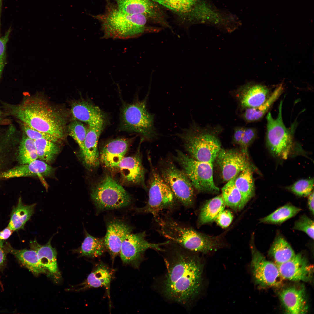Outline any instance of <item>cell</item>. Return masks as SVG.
Returning <instances> with one entry per match:
<instances>
[{
	"label": "cell",
	"mask_w": 314,
	"mask_h": 314,
	"mask_svg": "<svg viewBox=\"0 0 314 314\" xmlns=\"http://www.w3.org/2000/svg\"><path fill=\"white\" fill-rule=\"evenodd\" d=\"M165 273L156 281L163 298L188 308L200 295L203 284L204 263L195 252L169 241L165 245Z\"/></svg>",
	"instance_id": "6da1fadb"
},
{
	"label": "cell",
	"mask_w": 314,
	"mask_h": 314,
	"mask_svg": "<svg viewBox=\"0 0 314 314\" xmlns=\"http://www.w3.org/2000/svg\"><path fill=\"white\" fill-rule=\"evenodd\" d=\"M10 107V113L22 122L59 140L64 137L65 117L44 98L38 96L28 97L21 104Z\"/></svg>",
	"instance_id": "7a4b0ae2"
},
{
	"label": "cell",
	"mask_w": 314,
	"mask_h": 314,
	"mask_svg": "<svg viewBox=\"0 0 314 314\" xmlns=\"http://www.w3.org/2000/svg\"><path fill=\"white\" fill-rule=\"evenodd\" d=\"M155 219L157 230L161 235L167 240L189 251L207 253L217 250L223 245L221 235H205L167 216L159 215Z\"/></svg>",
	"instance_id": "3957f363"
},
{
	"label": "cell",
	"mask_w": 314,
	"mask_h": 314,
	"mask_svg": "<svg viewBox=\"0 0 314 314\" xmlns=\"http://www.w3.org/2000/svg\"><path fill=\"white\" fill-rule=\"evenodd\" d=\"M100 21L105 37L128 39L138 37L146 33L159 32L160 28L149 26V20L142 14L129 15L113 5L102 14L94 16Z\"/></svg>",
	"instance_id": "277c9868"
},
{
	"label": "cell",
	"mask_w": 314,
	"mask_h": 314,
	"mask_svg": "<svg viewBox=\"0 0 314 314\" xmlns=\"http://www.w3.org/2000/svg\"><path fill=\"white\" fill-rule=\"evenodd\" d=\"M222 131L219 126L202 127L194 122L177 135L190 156L200 161L213 164L221 149L218 135Z\"/></svg>",
	"instance_id": "5b68a950"
},
{
	"label": "cell",
	"mask_w": 314,
	"mask_h": 314,
	"mask_svg": "<svg viewBox=\"0 0 314 314\" xmlns=\"http://www.w3.org/2000/svg\"><path fill=\"white\" fill-rule=\"evenodd\" d=\"M283 101L280 102L277 117L274 118L270 112L266 117L267 131L266 143L270 152L274 157L286 160L295 153L300 146L294 142V130L287 128L285 125L282 116Z\"/></svg>",
	"instance_id": "8992f818"
},
{
	"label": "cell",
	"mask_w": 314,
	"mask_h": 314,
	"mask_svg": "<svg viewBox=\"0 0 314 314\" xmlns=\"http://www.w3.org/2000/svg\"><path fill=\"white\" fill-rule=\"evenodd\" d=\"M148 156L150 167L147 190L148 199L144 206L137 208L135 210L139 213L151 214L155 218L163 211L174 209L179 203L159 172L153 165L149 156Z\"/></svg>",
	"instance_id": "52a82bcc"
},
{
	"label": "cell",
	"mask_w": 314,
	"mask_h": 314,
	"mask_svg": "<svg viewBox=\"0 0 314 314\" xmlns=\"http://www.w3.org/2000/svg\"><path fill=\"white\" fill-rule=\"evenodd\" d=\"M147 96L142 101L124 104L121 111V130L140 135L142 140H155L158 134L154 125V115L147 108Z\"/></svg>",
	"instance_id": "ba28073f"
},
{
	"label": "cell",
	"mask_w": 314,
	"mask_h": 314,
	"mask_svg": "<svg viewBox=\"0 0 314 314\" xmlns=\"http://www.w3.org/2000/svg\"><path fill=\"white\" fill-rule=\"evenodd\" d=\"M91 198L98 212L127 206L131 196L112 176L106 175L92 186Z\"/></svg>",
	"instance_id": "9c48e42d"
},
{
	"label": "cell",
	"mask_w": 314,
	"mask_h": 314,
	"mask_svg": "<svg viewBox=\"0 0 314 314\" xmlns=\"http://www.w3.org/2000/svg\"><path fill=\"white\" fill-rule=\"evenodd\" d=\"M173 158L198 192L216 194L219 192L213 180V164L197 160L179 150H176Z\"/></svg>",
	"instance_id": "30bf717a"
},
{
	"label": "cell",
	"mask_w": 314,
	"mask_h": 314,
	"mask_svg": "<svg viewBox=\"0 0 314 314\" xmlns=\"http://www.w3.org/2000/svg\"><path fill=\"white\" fill-rule=\"evenodd\" d=\"M159 169L161 176L179 204L186 208L192 207L194 203L193 187L183 172L170 158L161 160Z\"/></svg>",
	"instance_id": "8fae6325"
},
{
	"label": "cell",
	"mask_w": 314,
	"mask_h": 314,
	"mask_svg": "<svg viewBox=\"0 0 314 314\" xmlns=\"http://www.w3.org/2000/svg\"><path fill=\"white\" fill-rule=\"evenodd\" d=\"M145 231L136 233H131L124 239L121 247L119 254L124 264L130 265L135 268L139 267L144 259L145 251L152 249L162 251V247L169 241L159 243H153L146 239Z\"/></svg>",
	"instance_id": "7c38bea8"
},
{
	"label": "cell",
	"mask_w": 314,
	"mask_h": 314,
	"mask_svg": "<svg viewBox=\"0 0 314 314\" xmlns=\"http://www.w3.org/2000/svg\"><path fill=\"white\" fill-rule=\"evenodd\" d=\"M252 258L251 267L253 276L256 284L264 287H278L282 284L283 279L277 265L267 260L251 244Z\"/></svg>",
	"instance_id": "4fadbf2b"
},
{
	"label": "cell",
	"mask_w": 314,
	"mask_h": 314,
	"mask_svg": "<svg viewBox=\"0 0 314 314\" xmlns=\"http://www.w3.org/2000/svg\"><path fill=\"white\" fill-rule=\"evenodd\" d=\"M113 5L123 13L129 15L141 14L149 21L170 28L165 14L157 3L151 0H112Z\"/></svg>",
	"instance_id": "5bb4252c"
},
{
	"label": "cell",
	"mask_w": 314,
	"mask_h": 314,
	"mask_svg": "<svg viewBox=\"0 0 314 314\" xmlns=\"http://www.w3.org/2000/svg\"><path fill=\"white\" fill-rule=\"evenodd\" d=\"M215 160L219 166L222 180L227 182L251 166L248 154L242 150L221 148Z\"/></svg>",
	"instance_id": "9a60e30c"
},
{
	"label": "cell",
	"mask_w": 314,
	"mask_h": 314,
	"mask_svg": "<svg viewBox=\"0 0 314 314\" xmlns=\"http://www.w3.org/2000/svg\"><path fill=\"white\" fill-rule=\"evenodd\" d=\"M140 149L133 155L124 157L120 162L117 170L123 184L141 186L147 190L145 181L146 170L142 164Z\"/></svg>",
	"instance_id": "2e32d148"
},
{
	"label": "cell",
	"mask_w": 314,
	"mask_h": 314,
	"mask_svg": "<svg viewBox=\"0 0 314 314\" xmlns=\"http://www.w3.org/2000/svg\"><path fill=\"white\" fill-rule=\"evenodd\" d=\"M105 123V121H99L88 125L83 148L80 154L83 163L90 171L95 170L99 165L98 142Z\"/></svg>",
	"instance_id": "e0dca14e"
},
{
	"label": "cell",
	"mask_w": 314,
	"mask_h": 314,
	"mask_svg": "<svg viewBox=\"0 0 314 314\" xmlns=\"http://www.w3.org/2000/svg\"><path fill=\"white\" fill-rule=\"evenodd\" d=\"M132 140L131 139L118 138L106 142L99 153L100 163L109 170H117Z\"/></svg>",
	"instance_id": "ac0fdd59"
},
{
	"label": "cell",
	"mask_w": 314,
	"mask_h": 314,
	"mask_svg": "<svg viewBox=\"0 0 314 314\" xmlns=\"http://www.w3.org/2000/svg\"><path fill=\"white\" fill-rule=\"evenodd\" d=\"M277 266L283 279L307 282L312 279L313 266L302 254H296L290 260Z\"/></svg>",
	"instance_id": "d6986e66"
},
{
	"label": "cell",
	"mask_w": 314,
	"mask_h": 314,
	"mask_svg": "<svg viewBox=\"0 0 314 314\" xmlns=\"http://www.w3.org/2000/svg\"><path fill=\"white\" fill-rule=\"evenodd\" d=\"M132 227L123 221L113 219L106 223V231L104 237V242L112 263L119 254L122 242L126 236L131 233Z\"/></svg>",
	"instance_id": "ffe728a7"
},
{
	"label": "cell",
	"mask_w": 314,
	"mask_h": 314,
	"mask_svg": "<svg viewBox=\"0 0 314 314\" xmlns=\"http://www.w3.org/2000/svg\"><path fill=\"white\" fill-rule=\"evenodd\" d=\"M234 93L235 98L243 109L260 106L271 94L270 89L267 86L251 82L240 86Z\"/></svg>",
	"instance_id": "44dd1931"
},
{
	"label": "cell",
	"mask_w": 314,
	"mask_h": 314,
	"mask_svg": "<svg viewBox=\"0 0 314 314\" xmlns=\"http://www.w3.org/2000/svg\"><path fill=\"white\" fill-rule=\"evenodd\" d=\"M279 297L288 313L305 314L308 310L305 289L301 287H290L282 290Z\"/></svg>",
	"instance_id": "7402d4cb"
},
{
	"label": "cell",
	"mask_w": 314,
	"mask_h": 314,
	"mask_svg": "<svg viewBox=\"0 0 314 314\" xmlns=\"http://www.w3.org/2000/svg\"><path fill=\"white\" fill-rule=\"evenodd\" d=\"M53 171V168L46 162L36 159L28 164H20L3 172L0 178L46 176L51 174Z\"/></svg>",
	"instance_id": "603a6c76"
},
{
	"label": "cell",
	"mask_w": 314,
	"mask_h": 314,
	"mask_svg": "<svg viewBox=\"0 0 314 314\" xmlns=\"http://www.w3.org/2000/svg\"><path fill=\"white\" fill-rule=\"evenodd\" d=\"M113 277V272L102 262L95 265L87 279L78 286L76 290L81 291L91 288L104 287L110 298V283Z\"/></svg>",
	"instance_id": "cb8c5ba5"
},
{
	"label": "cell",
	"mask_w": 314,
	"mask_h": 314,
	"mask_svg": "<svg viewBox=\"0 0 314 314\" xmlns=\"http://www.w3.org/2000/svg\"><path fill=\"white\" fill-rule=\"evenodd\" d=\"M7 253L13 255L19 262L35 275L47 272L41 264L38 254L33 250L30 249H16L8 243L3 245Z\"/></svg>",
	"instance_id": "d4e9b609"
},
{
	"label": "cell",
	"mask_w": 314,
	"mask_h": 314,
	"mask_svg": "<svg viewBox=\"0 0 314 314\" xmlns=\"http://www.w3.org/2000/svg\"><path fill=\"white\" fill-rule=\"evenodd\" d=\"M71 112L77 120L88 125L99 121H105L104 114L99 108L85 101H74L71 106Z\"/></svg>",
	"instance_id": "484cf974"
},
{
	"label": "cell",
	"mask_w": 314,
	"mask_h": 314,
	"mask_svg": "<svg viewBox=\"0 0 314 314\" xmlns=\"http://www.w3.org/2000/svg\"><path fill=\"white\" fill-rule=\"evenodd\" d=\"M51 238L45 245L39 244L36 239L30 242V249L37 253L40 262L49 274L56 277L60 275L57 262V252L51 244Z\"/></svg>",
	"instance_id": "4316f807"
},
{
	"label": "cell",
	"mask_w": 314,
	"mask_h": 314,
	"mask_svg": "<svg viewBox=\"0 0 314 314\" xmlns=\"http://www.w3.org/2000/svg\"><path fill=\"white\" fill-rule=\"evenodd\" d=\"M282 84L277 86L267 100L260 106L254 108L244 109L242 118L247 122H255L262 119L267 113L274 102L283 92Z\"/></svg>",
	"instance_id": "83f0119b"
},
{
	"label": "cell",
	"mask_w": 314,
	"mask_h": 314,
	"mask_svg": "<svg viewBox=\"0 0 314 314\" xmlns=\"http://www.w3.org/2000/svg\"><path fill=\"white\" fill-rule=\"evenodd\" d=\"M85 231V237L81 246L73 251L78 254L79 257L94 258L102 255L107 251L104 237H95Z\"/></svg>",
	"instance_id": "f1b7e54d"
},
{
	"label": "cell",
	"mask_w": 314,
	"mask_h": 314,
	"mask_svg": "<svg viewBox=\"0 0 314 314\" xmlns=\"http://www.w3.org/2000/svg\"><path fill=\"white\" fill-rule=\"evenodd\" d=\"M36 204H24L19 198L17 205L13 207L8 227L13 231L24 229L26 223L34 214Z\"/></svg>",
	"instance_id": "f546056e"
},
{
	"label": "cell",
	"mask_w": 314,
	"mask_h": 314,
	"mask_svg": "<svg viewBox=\"0 0 314 314\" xmlns=\"http://www.w3.org/2000/svg\"><path fill=\"white\" fill-rule=\"evenodd\" d=\"M225 204L221 195L208 200L202 208L197 221L201 226L215 220L225 208Z\"/></svg>",
	"instance_id": "4dcf8cb0"
},
{
	"label": "cell",
	"mask_w": 314,
	"mask_h": 314,
	"mask_svg": "<svg viewBox=\"0 0 314 314\" xmlns=\"http://www.w3.org/2000/svg\"><path fill=\"white\" fill-rule=\"evenodd\" d=\"M234 184L241 193L245 206L255 193L254 180L251 166L240 172L236 176Z\"/></svg>",
	"instance_id": "1f68e13d"
},
{
	"label": "cell",
	"mask_w": 314,
	"mask_h": 314,
	"mask_svg": "<svg viewBox=\"0 0 314 314\" xmlns=\"http://www.w3.org/2000/svg\"><path fill=\"white\" fill-rule=\"evenodd\" d=\"M269 254L278 265L290 260L295 255L288 243L281 236L276 238L269 251Z\"/></svg>",
	"instance_id": "d6a6232c"
},
{
	"label": "cell",
	"mask_w": 314,
	"mask_h": 314,
	"mask_svg": "<svg viewBox=\"0 0 314 314\" xmlns=\"http://www.w3.org/2000/svg\"><path fill=\"white\" fill-rule=\"evenodd\" d=\"M237 175L228 181L222 189L221 195L226 205L236 211L241 210L245 207L242 195L234 184Z\"/></svg>",
	"instance_id": "836d02e7"
},
{
	"label": "cell",
	"mask_w": 314,
	"mask_h": 314,
	"mask_svg": "<svg viewBox=\"0 0 314 314\" xmlns=\"http://www.w3.org/2000/svg\"><path fill=\"white\" fill-rule=\"evenodd\" d=\"M301 210L290 204L285 205L260 220L261 222L279 224L296 215Z\"/></svg>",
	"instance_id": "e575fe53"
},
{
	"label": "cell",
	"mask_w": 314,
	"mask_h": 314,
	"mask_svg": "<svg viewBox=\"0 0 314 314\" xmlns=\"http://www.w3.org/2000/svg\"><path fill=\"white\" fill-rule=\"evenodd\" d=\"M184 18L197 5L198 0H151Z\"/></svg>",
	"instance_id": "d590c367"
},
{
	"label": "cell",
	"mask_w": 314,
	"mask_h": 314,
	"mask_svg": "<svg viewBox=\"0 0 314 314\" xmlns=\"http://www.w3.org/2000/svg\"><path fill=\"white\" fill-rule=\"evenodd\" d=\"M34 141L38 158L46 163L53 160L60 151L56 142L43 139Z\"/></svg>",
	"instance_id": "8d00e7d4"
},
{
	"label": "cell",
	"mask_w": 314,
	"mask_h": 314,
	"mask_svg": "<svg viewBox=\"0 0 314 314\" xmlns=\"http://www.w3.org/2000/svg\"><path fill=\"white\" fill-rule=\"evenodd\" d=\"M38 158L35 141L24 134L19 148L18 159L20 164H28Z\"/></svg>",
	"instance_id": "74e56055"
},
{
	"label": "cell",
	"mask_w": 314,
	"mask_h": 314,
	"mask_svg": "<svg viewBox=\"0 0 314 314\" xmlns=\"http://www.w3.org/2000/svg\"><path fill=\"white\" fill-rule=\"evenodd\" d=\"M87 129L88 128L77 120L71 122L68 126L69 134L78 145L80 151L83 148Z\"/></svg>",
	"instance_id": "f35d334b"
},
{
	"label": "cell",
	"mask_w": 314,
	"mask_h": 314,
	"mask_svg": "<svg viewBox=\"0 0 314 314\" xmlns=\"http://www.w3.org/2000/svg\"><path fill=\"white\" fill-rule=\"evenodd\" d=\"M314 179H300L288 187V188L295 195L301 197L308 196L313 191Z\"/></svg>",
	"instance_id": "ab89813d"
},
{
	"label": "cell",
	"mask_w": 314,
	"mask_h": 314,
	"mask_svg": "<svg viewBox=\"0 0 314 314\" xmlns=\"http://www.w3.org/2000/svg\"><path fill=\"white\" fill-rule=\"evenodd\" d=\"M314 222L305 215L301 216L296 221L293 229L301 231L306 233L310 238L314 239Z\"/></svg>",
	"instance_id": "60d3db41"
},
{
	"label": "cell",
	"mask_w": 314,
	"mask_h": 314,
	"mask_svg": "<svg viewBox=\"0 0 314 314\" xmlns=\"http://www.w3.org/2000/svg\"><path fill=\"white\" fill-rule=\"evenodd\" d=\"M22 128L25 134L29 138L34 140L43 139L56 142L59 140L49 134L36 130L22 122Z\"/></svg>",
	"instance_id": "b9f144b4"
},
{
	"label": "cell",
	"mask_w": 314,
	"mask_h": 314,
	"mask_svg": "<svg viewBox=\"0 0 314 314\" xmlns=\"http://www.w3.org/2000/svg\"><path fill=\"white\" fill-rule=\"evenodd\" d=\"M257 134V131L255 129L245 127L240 145L241 147L242 151L248 154V147L255 139Z\"/></svg>",
	"instance_id": "7bdbcfd3"
},
{
	"label": "cell",
	"mask_w": 314,
	"mask_h": 314,
	"mask_svg": "<svg viewBox=\"0 0 314 314\" xmlns=\"http://www.w3.org/2000/svg\"><path fill=\"white\" fill-rule=\"evenodd\" d=\"M11 32L10 28L6 32L4 35L0 36V78L6 63V47Z\"/></svg>",
	"instance_id": "ee69618b"
},
{
	"label": "cell",
	"mask_w": 314,
	"mask_h": 314,
	"mask_svg": "<svg viewBox=\"0 0 314 314\" xmlns=\"http://www.w3.org/2000/svg\"><path fill=\"white\" fill-rule=\"evenodd\" d=\"M233 217L232 213L230 210H224L219 214L215 221L222 227L226 228L231 224Z\"/></svg>",
	"instance_id": "f6af8a7d"
},
{
	"label": "cell",
	"mask_w": 314,
	"mask_h": 314,
	"mask_svg": "<svg viewBox=\"0 0 314 314\" xmlns=\"http://www.w3.org/2000/svg\"><path fill=\"white\" fill-rule=\"evenodd\" d=\"M245 127L238 126L234 130L233 136V142L234 144L240 145Z\"/></svg>",
	"instance_id": "bcb514c9"
},
{
	"label": "cell",
	"mask_w": 314,
	"mask_h": 314,
	"mask_svg": "<svg viewBox=\"0 0 314 314\" xmlns=\"http://www.w3.org/2000/svg\"><path fill=\"white\" fill-rule=\"evenodd\" d=\"M13 232L8 226L0 231V246H3L5 240L9 238Z\"/></svg>",
	"instance_id": "7dc6e473"
},
{
	"label": "cell",
	"mask_w": 314,
	"mask_h": 314,
	"mask_svg": "<svg viewBox=\"0 0 314 314\" xmlns=\"http://www.w3.org/2000/svg\"><path fill=\"white\" fill-rule=\"evenodd\" d=\"M7 253L3 247L0 246V270L4 267L6 262V254Z\"/></svg>",
	"instance_id": "c3c4849f"
},
{
	"label": "cell",
	"mask_w": 314,
	"mask_h": 314,
	"mask_svg": "<svg viewBox=\"0 0 314 314\" xmlns=\"http://www.w3.org/2000/svg\"><path fill=\"white\" fill-rule=\"evenodd\" d=\"M308 204L310 211L312 214H314V192H312L308 196Z\"/></svg>",
	"instance_id": "681fc988"
},
{
	"label": "cell",
	"mask_w": 314,
	"mask_h": 314,
	"mask_svg": "<svg viewBox=\"0 0 314 314\" xmlns=\"http://www.w3.org/2000/svg\"><path fill=\"white\" fill-rule=\"evenodd\" d=\"M2 0H0V7L1 6Z\"/></svg>",
	"instance_id": "f907efd6"
},
{
	"label": "cell",
	"mask_w": 314,
	"mask_h": 314,
	"mask_svg": "<svg viewBox=\"0 0 314 314\" xmlns=\"http://www.w3.org/2000/svg\"><path fill=\"white\" fill-rule=\"evenodd\" d=\"M0 116H1V112H0Z\"/></svg>",
	"instance_id": "816d5d0a"
}]
</instances>
